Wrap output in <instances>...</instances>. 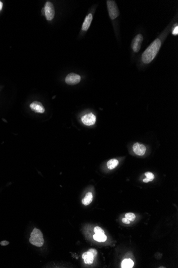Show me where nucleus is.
<instances>
[{"mask_svg": "<svg viewBox=\"0 0 178 268\" xmlns=\"http://www.w3.org/2000/svg\"><path fill=\"white\" fill-rule=\"evenodd\" d=\"M161 46V40L157 39L154 40L142 55L141 60L145 64L150 63L154 59Z\"/></svg>", "mask_w": 178, "mask_h": 268, "instance_id": "f257e3e1", "label": "nucleus"}, {"mask_svg": "<svg viewBox=\"0 0 178 268\" xmlns=\"http://www.w3.org/2000/svg\"><path fill=\"white\" fill-rule=\"evenodd\" d=\"M29 241L32 244L35 246L38 247H42L44 243L42 232L38 229L35 228L31 233Z\"/></svg>", "mask_w": 178, "mask_h": 268, "instance_id": "f03ea898", "label": "nucleus"}, {"mask_svg": "<svg viewBox=\"0 0 178 268\" xmlns=\"http://www.w3.org/2000/svg\"><path fill=\"white\" fill-rule=\"evenodd\" d=\"M108 10L109 17L112 20H114L120 15V11L117 6L116 3L114 1L108 0L107 1Z\"/></svg>", "mask_w": 178, "mask_h": 268, "instance_id": "7ed1b4c3", "label": "nucleus"}, {"mask_svg": "<svg viewBox=\"0 0 178 268\" xmlns=\"http://www.w3.org/2000/svg\"><path fill=\"white\" fill-rule=\"evenodd\" d=\"M97 251L95 249H90L87 252L84 253L82 255L84 263L87 265L92 264L94 259L97 255Z\"/></svg>", "mask_w": 178, "mask_h": 268, "instance_id": "20e7f679", "label": "nucleus"}, {"mask_svg": "<svg viewBox=\"0 0 178 268\" xmlns=\"http://www.w3.org/2000/svg\"><path fill=\"white\" fill-rule=\"evenodd\" d=\"M44 14L47 20H52L55 15V9L53 4L50 2H47L44 8Z\"/></svg>", "mask_w": 178, "mask_h": 268, "instance_id": "39448f33", "label": "nucleus"}, {"mask_svg": "<svg viewBox=\"0 0 178 268\" xmlns=\"http://www.w3.org/2000/svg\"><path fill=\"white\" fill-rule=\"evenodd\" d=\"M142 41H143L142 35L140 34L136 35V36L135 37V38L133 39L132 41L131 47L133 50L136 53H138L140 50Z\"/></svg>", "mask_w": 178, "mask_h": 268, "instance_id": "423d86ee", "label": "nucleus"}, {"mask_svg": "<svg viewBox=\"0 0 178 268\" xmlns=\"http://www.w3.org/2000/svg\"><path fill=\"white\" fill-rule=\"evenodd\" d=\"M81 77L78 75L74 73H71L66 76L65 81L66 84L71 85H76L80 82Z\"/></svg>", "mask_w": 178, "mask_h": 268, "instance_id": "0eeeda50", "label": "nucleus"}, {"mask_svg": "<svg viewBox=\"0 0 178 268\" xmlns=\"http://www.w3.org/2000/svg\"><path fill=\"white\" fill-rule=\"evenodd\" d=\"M82 122L84 125L87 126H91L95 124L96 121V117L92 113L86 114L82 117Z\"/></svg>", "mask_w": 178, "mask_h": 268, "instance_id": "6e6552de", "label": "nucleus"}, {"mask_svg": "<svg viewBox=\"0 0 178 268\" xmlns=\"http://www.w3.org/2000/svg\"><path fill=\"white\" fill-rule=\"evenodd\" d=\"M30 108L37 113H43L45 111V108L43 104L38 101H34L30 104Z\"/></svg>", "mask_w": 178, "mask_h": 268, "instance_id": "1a4fd4ad", "label": "nucleus"}, {"mask_svg": "<svg viewBox=\"0 0 178 268\" xmlns=\"http://www.w3.org/2000/svg\"><path fill=\"white\" fill-rule=\"evenodd\" d=\"M133 150L136 155L142 156L145 154L146 147L144 145L140 144L139 143H136L133 146Z\"/></svg>", "mask_w": 178, "mask_h": 268, "instance_id": "9d476101", "label": "nucleus"}, {"mask_svg": "<svg viewBox=\"0 0 178 268\" xmlns=\"http://www.w3.org/2000/svg\"><path fill=\"white\" fill-rule=\"evenodd\" d=\"M92 18V15L91 13H89V15L86 17L83 24V25H82V29L83 31H87V29H89V28L91 25Z\"/></svg>", "mask_w": 178, "mask_h": 268, "instance_id": "9b49d317", "label": "nucleus"}, {"mask_svg": "<svg viewBox=\"0 0 178 268\" xmlns=\"http://www.w3.org/2000/svg\"><path fill=\"white\" fill-rule=\"evenodd\" d=\"M93 200V194L91 192H89L86 194L85 197L82 200V204L85 206H88L90 204Z\"/></svg>", "mask_w": 178, "mask_h": 268, "instance_id": "f8f14e48", "label": "nucleus"}, {"mask_svg": "<svg viewBox=\"0 0 178 268\" xmlns=\"http://www.w3.org/2000/svg\"><path fill=\"white\" fill-rule=\"evenodd\" d=\"M134 265L133 261L130 259H124L121 263V268H132Z\"/></svg>", "mask_w": 178, "mask_h": 268, "instance_id": "ddd939ff", "label": "nucleus"}, {"mask_svg": "<svg viewBox=\"0 0 178 268\" xmlns=\"http://www.w3.org/2000/svg\"><path fill=\"white\" fill-rule=\"evenodd\" d=\"M119 164L118 160L116 159H111L108 161L107 166L110 170H113L116 168Z\"/></svg>", "mask_w": 178, "mask_h": 268, "instance_id": "4468645a", "label": "nucleus"}, {"mask_svg": "<svg viewBox=\"0 0 178 268\" xmlns=\"http://www.w3.org/2000/svg\"><path fill=\"white\" fill-rule=\"evenodd\" d=\"M93 239L96 241H98L99 243H102V242H105L107 240V235H106L105 234H95L93 236Z\"/></svg>", "mask_w": 178, "mask_h": 268, "instance_id": "2eb2a0df", "label": "nucleus"}, {"mask_svg": "<svg viewBox=\"0 0 178 268\" xmlns=\"http://www.w3.org/2000/svg\"><path fill=\"white\" fill-rule=\"evenodd\" d=\"M145 175L146 176V178L144 179L143 181L144 182H146V183L153 181L155 178L154 175L151 172H146L145 173Z\"/></svg>", "mask_w": 178, "mask_h": 268, "instance_id": "dca6fc26", "label": "nucleus"}, {"mask_svg": "<svg viewBox=\"0 0 178 268\" xmlns=\"http://www.w3.org/2000/svg\"><path fill=\"white\" fill-rule=\"evenodd\" d=\"M125 217L126 218L128 219L130 222L135 221L136 218V216L135 215V213H127L125 215Z\"/></svg>", "mask_w": 178, "mask_h": 268, "instance_id": "f3484780", "label": "nucleus"}, {"mask_svg": "<svg viewBox=\"0 0 178 268\" xmlns=\"http://www.w3.org/2000/svg\"><path fill=\"white\" fill-rule=\"evenodd\" d=\"M94 232L95 234H105V232L99 226H96L94 228Z\"/></svg>", "mask_w": 178, "mask_h": 268, "instance_id": "a211bd4d", "label": "nucleus"}, {"mask_svg": "<svg viewBox=\"0 0 178 268\" xmlns=\"http://www.w3.org/2000/svg\"><path fill=\"white\" fill-rule=\"evenodd\" d=\"M122 222L123 223L126 224H129L130 223V221H129V219L126 218V217L122 219Z\"/></svg>", "mask_w": 178, "mask_h": 268, "instance_id": "6ab92c4d", "label": "nucleus"}, {"mask_svg": "<svg viewBox=\"0 0 178 268\" xmlns=\"http://www.w3.org/2000/svg\"><path fill=\"white\" fill-rule=\"evenodd\" d=\"M172 34L173 35H178V26H176V27H175V29H173V31Z\"/></svg>", "mask_w": 178, "mask_h": 268, "instance_id": "aec40b11", "label": "nucleus"}, {"mask_svg": "<svg viewBox=\"0 0 178 268\" xmlns=\"http://www.w3.org/2000/svg\"><path fill=\"white\" fill-rule=\"evenodd\" d=\"M9 244V243L7 242V241H3L2 243H1V244H2V246H6V245H7Z\"/></svg>", "mask_w": 178, "mask_h": 268, "instance_id": "412c9836", "label": "nucleus"}, {"mask_svg": "<svg viewBox=\"0 0 178 268\" xmlns=\"http://www.w3.org/2000/svg\"><path fill=\"white\" fill-rule=\"evenodd\" d=\"M2 7H3V3H2V2L0 1V10H1L2 9Z\"/></svg>", "mask_w": 178, "mask_h": 268, "instance_id": "4be33fe9", "label": "nucleus"}]
</instances>
